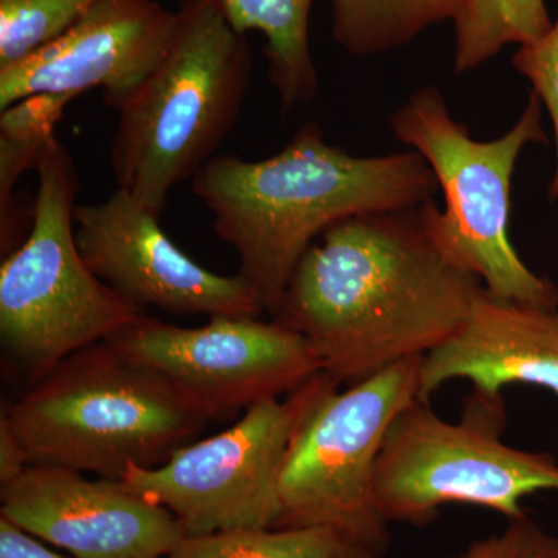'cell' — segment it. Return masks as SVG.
<instances>
[{
    "instance_id": "18",
    "label": "cell",
    "mask_w": 558,
    "mask_h": 558,
    "mask_svg": "<svg viewBox=\"0 0 558 558\" xmlns=\"http://www.w3.org/2000/svg\"><path fill=\"white\" fill-rule=\"evenodd\" d=\"M454 24V73L464 75L510 44L535 43L553 27L545 0H464Z\"/></svg>"
},
{
    "instance_id": "14",
    "label": "cell",
    "mask_w": 558,
    "mask_h": 558,
    "mask_svg": "<svg viewBox=\"0 0 558 558\" xmlns=\"http://www.w3.org/2000/svg\"><path fill=\"white\" fill-rule=\"evenodd\" d=\"M453 379L469 380L483 395L527 385L558 396V310L481 290L457 333L422 359L418 402Z\"/></svg>"
},
{
    "instance_id": "4",
    "label": "cell",
    "mask_w": 558,
    "mask_h": 558,
    "mask_svg": "<svg viewBox=\"0 0 558 558\" xmlns=\"http://www.w3.org/2000/svg\"><path fill=\"white\" fill-rule=\"evenodd\" d=\"M163 60L121 102L110 146L117 189L161 215L180 183L215 159L252 76L247 36L216 0H183Z\"/></svg>"
},
{
    "instance_id": "10",
    "label": "cell",
    "mask_w": 558,
    "mask_h": 558,
    "mask_svg": "<svg viewBox=\"0 0 558 558\" xmlns=\"http://www.w3.org/2000/svg\"><path fill=\"white\" fill-rule=\"evenodd\" d=\"M293 418L289 398L266 400L230 428L175 450L159 468L131 465L121 483L170 510L185 537L274 529Z\"/></svg>"
},
{
    "instance_id": "21",
    "label": "cell",
    "mask_w": 558,
    "mask_h": 558,
    "mask_svg": "<svg viewBox=\"0 0 558 558\" xmlns=\"http://www.w3.org/2000/svg\"><path fill=\"white\" fill-rule=\"evenodd\" d=\"M513 68L526 76L534 94L548 109L556 132L557 167L549 186L550 201L558 199V17L535 43L521 46L513 54Z\"/></svg>"
},
{
    "instance_id": "12",
    "label": "cell",
    "mask_w": 558,
    "mask_h": 558,
    "mask_svg": "<svg viewBox=\"0 0 558 558\" xmlns=\"http://www.w3.org/2000/svg\"><path fill=\"white\" fill-rule=\"evenodd\" d=\"M0 515L75 558H165L185 538L174 515L121 481L28 465L0 484Z\"/></svg>"
},
{
    "instance_id": "9",
    "label": "cell",
    "mask_w": 558,
    "mask_h": 558,
    "mask_svg": "<svg viewBox=\"0 0 558 558\" xmlns=\"http://www.w3.org/2000/svg\"><path fill=\"white\" fill-rule=\"evenodd\" d=\"M105 343L159 374L209 421L288 396L322 373L306 337L277 319L219 315L191 329L142 315Z\"/></svg>"
},
{
    "instance_id": "13",
    "label": "cell",
    "mask_w": 558,
    "mask_h": 558,
    "mask_svg": "<svg viewBox=\"0 0 558 558\" xmlns=\"http://www.w3.org/2000/svg\"><path fill=\"white\" fill-rule=\"evenodd\" d=\"M179 11L157 0H100L60 38L0 69V109L35 95L101 89L119 108L170 49Z\"/></svg>"
},
{
    "instance_id": "23",
    "label": "cell",
    "mask_w": 558,
    "mask_h": 558,
    "mask_svg": "<svg viewBox=\"0 0 558 558\" xmlns=\"http://www.w3.org/2000/svg\"><path fill=\"white\" fill-rule=\"evenodd\" d=\"M0 558H65L40 545L36 537L0 515Z\"/></svg>"
},
{
    "instance_id": "19",
    "label": "cell",
    "mask_w": 558,
    "mask_h": 558,
    "mask_svg": "<svg viewBox=\"0 0 558 558\" xmlns=\"http://www.w3.org/2000/svg\"><path fill=\"white\" fill-rule=\"evenodd\" d=\"M72 101L61 95H35L2 110L0 119V197L2 230L10 223L11 191L22 172L36 167L54 138L58 121Z\"/></svg>"
},
{
    "instance_id": "7",
    "label": "cell",
    "mask_w": 558,
    "mask_h": 558,
    "mask_svg": "<svg viewBox=\"0 0 558 558\" xmlns=\"http://www.w3.org/2000/svg\"><path fill=\"white\" fill-rule=\"evenodd\" d=\"M35 170L38 193L31 233L0 267V333L28 385L145 315L81 256L75 236L78 178L60 140H50Z\"/></svg>"
},
{
    "instance_id": "3",
    "label": "cell",
    "mask_w": 558,
    "mask_h": 558,
    "mask_svg": "<svg viewBox=\"0 0 558 558\" xmlns=\"http://www.w3.org/2000/svg\"><path fill=\"white\" fill-rule=\"evenodd\" d=\"M28 465L121 481L194 442L209 418L159 374L94 344L58 363L2 410Z\"/></svg>"
},
{
    "instance_id": "22",
    "label": "cell",
    "mask_w": 558,
    "mask_h": 558,
    "mask_svg": "<svg viewBox=\"0 0 558 558\" xmlns=\"http://www.w3.org/2000/svg\"><path fill=\"white\" fill-rule=\"evenodd\" d=\"M453 558H558V537L526 515L509 520L501 532L470 543Z\"/></svg>"
},
{
    "instance_id": "5",
    "label": "cell",
    "mask_w": 558,
    "mask_h": 558,
    "mask_svg": "<svg viewBox=\"0 0 558 558\" xmlns=\"http://www.w3.org/2000/svg\"><path fill=\"white\" fill-rule=\"evenodd\" d=\"M422 359L400 360L343 392L317 373L288 395L295 418L274 529H333L385 553L388 523L374 497V470L392 422L418 400Z\"/></svg>"
},
{
    "instance_id": "24",
    "label": "cell",
    "mask_w": 558,
    "mask_h": 558,
    "mask_svg": "<svg viewBox=\"0 0 558 558\" xmlns=\"http://www.w3.org/2000/svg\"><path fill=\"white\" fill-rule=\"evenodd\" d=\"M28 468L20 439L3 418H0V484L20 476Z\"/></svg>"
},
{
    "instance_id": "11",
    "label": "cell",
    "mask_w": 558,
    "mask_h": 558,
    "mask_svg": "<svg viewBox=\"0 0 558 558\" xmlns=\"http://www.w3.org/2000/svg\"><path fill=\"white\" fill-rule=\"evenodd\" d=\"M75 236L89 269L138 310L207 317L264 312L247 279L202 267L165 233L160 216L124 190L101 204L76 207Z\"/></svg>"
},
{
    "instance_id": "17",
    "label": "cell",
    "mask_w": 558,
    "mask_h": 558,
    "mask_svg": "<svg viewBox=\"0 0 558 558\" xmlns=\"http://www.w3.org/2000/svg\"><path fill=\"white\" fill-rule=\"evenodd\" d=\"M165 558H381L328 527L240 529L185 537Z\"/></svg>"
},
{
    "instance_id": "8",
    "label": "cell",
    "mask_w": 558,
    "mask_h": 558,
    "mask_svg": "<svg viewBox=\"0 0 558 558\" xmlns=\"http://www.w3.org/2000/svg\"><path fill=\"white\" fill-rule=\"evenodd\" d=\"M502 395L473 389L461 421H444L429 402L411 403L389 427L374 470V497L387 523L425 526L444 505H472L523 519L524 498L558 490V462L549 453L502 442Z\"/></svg>"
},
{
    "instance_id": "1",
    "label": "cell",
    "mask_w": 558,
    "mask_h": 558,
    "mask_svg": "<svg viewBox=\"0 0 558 558\" xmlns=\"http://www.w3.org/2000/svg\"><path fill=\"white\" fill-rule=\"evenodd\" d=\"M433 199L333 223L290 275L274 319L306 337L322 373L357 384L457 333L484 289L444 252Z\"/></svg>"
},
{
    "instance_id": "16",
    "label": "cell",
    "mask_w": 558,
    "mask_h": 558,
    "mask_svg": "<svg viewBox=\"0 0 558 558\" xmlns=\"http://www.w3.org/2000/svg\"><path fill=\"white\" fill-rule=\"evenodd\" d=\"M464 0H329L332 35L348 53L374 57L453 21Z\"/></svg>"
},
{
    "instance_id": "20",
    "label": "cell",
    "mask_w": 558,
    "mask_h": 558,
    "mask_svg": "<svg viewBox=\"0 0 558 558\" xmlns=\"http://www.w3.org/2000/svg\"><path fill=\"white\" fill-rule=\"evenodd\" d=\"M100 0H0V69L60 38Z\"/></svg>"
},
{
    "instance_id": "6",
    "label": "cell",
    "mask_w": 558,
    "mask_h": 558,
    "mask_svg": "<svg viewBox=\"0 0 558 558\" xmlns=\"http://www.w3.org/2000/svg\"><path fill=\"white\" fill-rule=\"evenodd\" d=\"M395 137L424 157L442 190L446 208L433 211L444 252L475 275L499 300L558 310V286L529 269L509 240L510 183L521 150L546 143L542 101L531 100L515 126L476 142L450 116L435 87H422L391 117Z\"/></svg>"
},
{
    "instance_id": "15",
    "label": "cell",
    "mask_w": 558,
    "mask_h": 558,
    "mask_svg": "<svg viewBox=\"0 0 558 558\" xmlns=\"http://www.w3.org/2000/svg\"><path fill=\"white\" fill-rule=\"evenodd\" d=\"M227 22L241 35L266 39L269 80L281 109L314 100L318 73L312 61L310 17L314 0H216Z\"/></svg>"
},
{
    "instance_id": "2",
    "label": "cell",
    "mask_w": 558,
    "mask_h": 558,
    "mask_svg": "<svg viewBox=\"0 0 558 558\" xmlns=\"http://www.w3.org/2000/svg\"><path fill=\"white\" fill-rule=\"evenodd\" d=\"M438 189L416 150L351 156L326 143L314 123L269 159L216 156L191 180L216 234L238 253L241 277L271 317L296 264L329 227L363 213L422 204Z\"/></svg>"
}]
</instances>
